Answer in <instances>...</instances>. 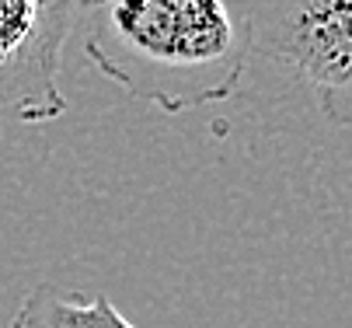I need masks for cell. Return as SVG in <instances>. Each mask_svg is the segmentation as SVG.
<instances>
[{
	"instance_id": "obj_1",
	"label": "cell",
	"mask_w": 352,
	"mask_h": 328,
	"mask_svg": "<svg viewBox=\"0 0 352 328\" xmlns=\"http://www.w3.org/2000/svg\"><path fill=\"white\" fill-rule=\"evenodd\" d=\"M77 28L98 74L168 116L234 98L251 60L230 0H84Z\"/></svg>"
},
{
	"instance_id": "obj_4",
	"label": "cell",
	"mask_w": 352,
	"mask_h": 328,
	"mask_svg": "<svg viewBox=\"0 0 352 328\" xmlns=\"http://www.w3.org/2000/svg\"><path fill=\"white\" fill-rule=\"evenodd\" d=\"M8 328H136V325L105 294L80 297L38 283L25 294Z\"/></svg>"
},
{
	"instance_id": "obj_2",
	"label": "cell",
	"mask_w": 352,
	"mask_h": 328,
	"mask_svg": "<svg viewBox=\"0 0 352 328\" xmlns=\"http://www.w3.org/2000/svg\"><path fill=\"white\" fill-rule=\"evenodd\" d=\"M251 56L304 84L331 126L352 119V0H244Z\"/></svg>"
},
{
	"instance_id": "obj_3",
	"label": "cell",
	"mask_w": 352,
	"mask_h": 328,
	"mask_svg": "<svg viewBox=\"0 0 352 328\" xmlns=\"http://www.w3.org/2000/svg\"><path fill=\"white\" fill-rule=\"evenodd\" d=\"M84 0H0V122H53L63 95V50Z\"/></svg>"
}]
</instances>
